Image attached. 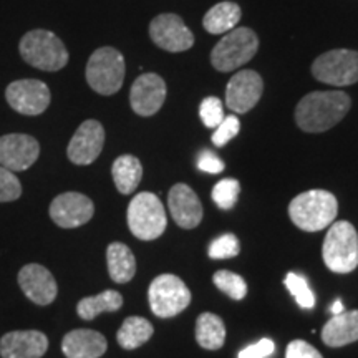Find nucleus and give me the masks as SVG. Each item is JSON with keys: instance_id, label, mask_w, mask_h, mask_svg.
Here are the masks:
<instances>
[{"instance_id": "nucleus-1", "label": "nucleus", "mask_w": 358, "mask_h": 358, "mask_svg": "<svg viewBox=\"0 0 358 358\" xmlns=\"http://www.w3.org/2000/svg\"><path fill=\"white\" fill-rule=\"evenodd\" d=\"M350 105V96L345 92H312L299 101L295 123L307 133L327 131L345 118Z\"/></svg>"}, {"instance_id": "nucleus-2", "label": "nucleus", "mask_w": 358, "mask_h": 358, "mask_svg": "<svg viewBox=\"0 0 358 358\" xmlns=\"http://www.w3.org/2000/svg\"><path fill=\"white\" fill-rule=\"evenodd\" d=\"M338 213L337 198L325 189H310L290 201L289 216L299 229L317 232L332 226Z\"/></svg>"}, {"instance_id": "nucleus-3", "label": "nucleus", "mask_w": 358, "mask_h": 358, "mask_svg": "<svg viewBox=\"0 0 358 358\" xmlns=\"http://www.w3.org/2000/svg\"><path fill=\"white\" fill-rule=\"evenodd\" d=\"M322 257L335 274H350L358 267V232L348 221H338L327 232Z\"/></svg>"}, {"instance_id": "nucleus-4", "label": "nucleus", "mask_w": 358, "mask_h": 358, "mask_svg": "<svg viewBox=\"0 0 358 358\" xmlns=\"http://www.w3.org/2000/svg\"><path fill=\"white\" fill-rule=\"evenodd\" d=\"M20 55L29 65L43 71H58L69 64L66 47L48 30H32L25 34L19 45Z\"/></svg>"}, {"instance_id": "nucleus-5", "label": "nucleus", "mask_w": 358, "mask_h": 358, "mask_svg": "<svg viewBox=\"0 0 358 358\" xmlns=\"http://www.w3.org/2000/svg\"><path fill=\"white\" fill-rule=\"evenodd\" d=\"M168 219L163 203L153 192H140L128 206V227L141 241H155L166 231Z\"/></svg>"}, {"instance_id": "nucleus-6", "label": "nucleus", "mask_w": 358, "mask_h": 358, "mask_svg": "<svg viewBox=\"0 0 358 358\" xmlns=\"http://www.w3.org/2000/svg\"><path fill=\"white\" fill-rule=\"evenodd\" d=\"M259 48V38L248 27L232 29L211 52V64L217 71H234L241 69L252 57Z\"/></svg>"}, {"instance_id": "nucleus-7", "label": "nucleus", "mask_w": 358, "mask_h": 358, "mask_svg": "<svg viewBox=\"0 0 358 358\" xmlns=\"http://www.w3.org/2000/svg\"><path fill=\"white\" fill-rule=\"evenodd\" d=\"M87 82L100 95H115L124 82V58L113 47L93 52L87 64Z\"/></svg>"}, {"instance_id": "nucleus-8", "label": "nucleus", "mask_w": 358, "mask_h": 358, "mask_svg": "<svg viewBox=\"0 0 358 358\" xmlns=\"http://www.w3.org/2000/svg\"><path fill=\"white\" fill-rule=\"evenodd\" d=\"M148 301L156 317L169 319L186 310L191 303V292L178 275L163 274L151 282L148 289Z\"/></svg>"}, {"instance_id": "nucleus-9", "label": "nucleus", "mask_w": 358, "mask_h": 358, "mask_svg": "<svg viewBox=\"0 0 358 358\" xmlns=\"http://www.w3.org/2000/svg\"><path fill=\"white\" fill-rule=\"evenodd\" d=\"M312 75L332 87H348L358 82V52L338 48L325 52L312 64Z\"/></svg>"}, {"instance_id": "nucleus-10", "label": "nucleus", "mask_w": 358, "mask_h": 358, "mask_svg": "<svg viewBox=\"0 0 358 358\" xmlns=\"http://www.w3.org/2000/svg\"><path fill=\"white\" fill-rule=\"evenodd\" d=\"M150 37L166 52H186L194 45V35L176 13H161L150 24Z\"/></svg>"}, {"instance_id": "nucleus-11", "label": "nucleus", "mask_w": 358, "mask_h": 358, "mask_svg": "<svg viewBox=\"0 0 358 358\" xmlns=\"http://www.w3.org/2000/svg\"><path fill=\"white\" fill-rule=\"evenodd\" d=\"M6 98L20 115L37 116L48 108L52 95L47 85L40 80H17L7 87Z\"/></svg>"}, {"instance_id": "nucleus-12", "label": "nucleus", "mask_w": 358, "mask_h": 358, "mask_svg": "<svg viewBox=\"0 0 358 358\" xmlns=\"http://www.w3.org/2000/svg\"><path fill=\"white\" fill-rule=\"evenodd\" d=\"M93 213H95L93 201L80 192H64L57 196L50 204L52 221L64 229L83 226L93 217Z\"/></svg>"}, {"instance_id": "nucleus-13", "label": "nucleus", "mask_w": 358, "mask_h": 358, "mask_svg": "<svg viewBox=\"0 0 358 358\" xmlns=\"http://www.w3.org/2000/svg\"><path fill=\"white\" fill-rule=\"evenodd\" d=\"M262 92L261 75L254 70H241L227 83L226 105L234 113H248L261 100Z\"/></svg>"}, {"instance_id": "nucleus-14", "label": "nucleus", "mask_w": 358, "mask_h": 358, "mask_svg": "<svg viewBox=\"0 0 358 358\" xmlns=\"http://www.w3.org/2000/svg\"><path fill=\"white\" fill-rule=\"evenodd\" d=\"M103 145H105V129L103 124L96 120H87L80 124L73 138L70 140L69 155L70 161L78 166L92 164L100 156Z\"/></svg>"}, {"instance_id": "nucleus-15", "label": "nucleus", "mask_w": 358, "mask_h": 358, "mask_svg": "<svg viewBox=\"0 0 358 358\" xmlns=\"http://www.w3.org/2000/svg\"><path fill=\"white\" fill-rule=\"evenodd\" d=\"M40 156V145L30 134H6L0 138V166L10 171H25Z\"/></svg>"}, {"instance_id": "nucleus-16", "label": "nucleus", "mask_w": 358, "mask_h": 358, "mask_svg": "<svg viewBox=\"0 0 358 358\" xmlns=\"http://www.w3.org/2000/svg\"><path fill=\"white\" fill-rule=\"evenodd\" d=\"M166 100V83L156 73H145L134 80L129 103L136 115L153 116L158 113Z\"/></svg>"}, {"instance_id": "nucleus-17", "label": "nucleus", "mask_w": 358, "mask_h": 358, "mask_svg": "<svg viewBox=\"0 0 358 358\" xmlns=\"http://www.w3.org/2000/svg\"><path fill=\"white\" fill-rule=\"evenodd\" d=\"M19 285L27 299L37 306H48L57 299L58 287L55 277L40 264H29L19 272Z\"/></svg>"}, {"instance_id": "nucleus-18", "label": "nucleus", "mask_w": 358, "mask_h": 358, "mask_svg": "<svg viewBox=\"0 0 358 358\" xmlns=\"http://www.w3.org/2000/svg\"><path fill=\"white\" fill-rule=\"evenodd\" d=\"M169 213L182 229H194L203 221V204L194 191L187 185H174L168 194Z\"/></svg>"}, {"instance_id": "nucleus-19", "label": "nucleus", "mask_w": 358, "mask_h": 358, "mask_svg": "<svg viewBox=\"0 0 358 358\" xmlns=\"http://www.w3.org/2000/svg\"><path fill=\"white\" fill-rule=\"evenodd\" d=\"M47 348V335L38 330H15L0 338L2 358H42Z\"/></svg>"}, {"instance_id": "nucleus-20", "label": "nucleus", "mask_w": 358, "mask_h": 358, "mask_svg": "<svg viewBox=\"0 0 358 358\" xmlns=\"http://www.w3.org/2000/svg\"><path fill=\"white\" fill-rule=\"evenodd\" d=\"M106 348V338L96 330H71L62 340V352L66 358H100Z\"/></svg>"}, {"instance_id": "nucleus-21", "label": "nucleus", "mask_w": 358, "mask_h": 358, "mask_svg": "<svg viewBox=\"0 0 358 358\" xmlns=\"http://www.w3.org/2000/svg\"><path fill=\"white\" fill-rule=\"evenodd\" d=\"M322 340L329 347H345L358 340V310L334 315L322 329Z\"/></svg>"}, {"instance_id": "nucleus-22", "label": "nucleus", "mask_w": 358, "mask_h": 358, "mask_svg": "<svg viewBox=\"0 0 358 358\" xmlns=\"http://www.w3.org/2000/svg\"><path fill=\"white\" fill-rule=\"evenodd\" d=\"M110 277L116 284H127L136 274V259L131 249L123 243H113L106 249Z\"/></svg>"}, {"instance_id": "nucleus-23", "label": "nucleus", "mask_w": 358, "mask_h": 358, "mask_svg": "<svg viewBox=\"0 0 358 358\" xmlns=\"http://www.w3.org/2000/svg\"><path fill=\"white\" fill-rule=\"evenodd\" d=\"M111 174H113L116 189L122 192V194H131L141 182L143 166L136 156L123 155L115 159Z\"/></svg>"}, {"instance_id": "nucleus-24", "label": "nucleus", "mask_w": 358, "mask_h": 358, "mask_svg": "<svg viewBox=\"0 0 358 358\" xmlns=\"http://www.w3.org/2000/svg\"><path fill=\"white\" fill-rule=\"evenodd\" d=\"M241 15H243V12L236 2H221L209 8V12L204 15L203 25L209 34H227L232 29H236Z\"/></svg>"}, {"instance_id": "nucleus-25", "label": "nucleus", "mask_w": 358, "mask_h": 358, "mask_svg": "<svg viewBox=\"0 0 358 358\" xmlns=\"http://www.w3.org/2000/svg\"><path fill=\"white\" fill-rule=\"evenodd\" d=\"M196 340L206 350H219L226 340V325L221 317L204 312L196 320Z\"/></svg>"}, {"instance_id": "nucleus-26", "label": "nucleus", "mask_w": 358, "mask_h": 358, "mask_svg": "<svg viewBox=\"0 0 358 358\" xmlns=\"http://www.w3.org/2000/svg\"><path fill=\"white\" fill-rule=\"evenodd\" d=\"M123 306L122 294L116 290H105V292L85 297L78 302L77 312L83 320H93L103 312H116Z\"/></svg>"}, {"instance_id": "nucleus-27", "label": "nucleus", "mask_w": 358, "mask_h": 358, "mask_svg": "<svg viewBox=\"0 0 358 358\" xmlns=\"http://www.w3.org/2000/svg\"><path fill=\"white\" fill-rule=\"evenodd\" d=\"M151 337H153V325L150 320L143 319V317H128L120 327L116 340L124 350H134L146 343Z\"/></svg>"}, {"instance_id": "nucleus-28", "label": "nucleus", "mask_w": 358, "mask_h": 358, "mask_svg": "<svg viewBox=\"0 0 358 358\" xmlns=\"http://www.w3.org/2000/svg\"><path fill=\"white\" fill-rule=\"evenodd\" d=\"M214 285L224 294L229 295L232 301H243L248 295V284L239 274L231 271H219L213 277Z\"/></svg>"}, {"instance_id": "nucleus-29", "label": "nucleus", "mask_w": 358, "mask_h": 358, "mask_svg": "<svg viewBox=\"0 0 358 358\" xmlns=\"http://www.w3.org/2000/svg\"><path fill=\"white\" fill-rule=\"evenodd\" d=\"M241 185L237 179H222L213 189V201L222 211H229L237 203Z\"/></svg>"}, {"instance_id": "nucleus-30", "label": "nucleus", "mask_w": 358, "mask_h": 358, "mask_svg": "<svg viewBox=\"0 0 358 358\" xmlns=\"http://www.w3.org/2000/svg\"><path fill=\"white\" fill-rule=\"evenodd\" d=\"M285 287L289 289V292L294 295V299L297 301L299 306L302 308H313L315 306V295L308 287L307 280L303 279L302 275L295 274V272H289L287 275H285V280H284Z\"/></svg>"}, {"instance_id": "nucleus-31", "label": "nucleus", "mask_w": 358, "mask_h": 358, "mask_svg": "<svg viewBox=\"0 0 358 358\" xmlns=\"http://www.w3.org/2000/svg\"><path fill=\"white\" fill-rule=\"evenodd\" d=\"M239 252L241 244L239 239H237L234 234H224L221 237H217V239H214L208 250L209 257L217 259V261H221V259H232Z\"/></svg>"}, {"instance_id": "nucleus-32", "label": "nucleus", "mask_w": 358, "mask_h": 358, "mask_svg": "<svg viewBox=\"0 0 358 358\" xmlns=\"http://www.w3.org/2000/svg\"><path fill=\"white\" fill-rule=\"evenodd\" d=\"M199 115L208 128H217L224 120V105L217 96H208L201 103Z\"/></svg>"}, {"instance_id": "nucleus-33", "label": "nucleus", "mask_w": 358, "mask_h": 358, "mask_svg": "<svg viewBox=\"0 0 358 358\" xmlns=\"http://www.w3.org/2000/svg\"><path fill=\"white\" fill-rule=\"evenodd\" d=\"M22 194V185L19 178L10 169L0 166V203H10L19 199Z\"/></svg>"}, {"instance_id": "nucleus-34", "label": "nucleus", "mask_w": 358, "mask_h": 358, "mask_svg": "<svg viewBox=\"0 0 358 358\" xmlns=\"http://www.w3.org/2000/svg\"><path fill=\"white\" fill-rule=\"evenodd\" d=\"M214 129H216V131H214L211 138L213 143L216 146H224L226 143H229L232 138L237 136V133H239L241 129V123L239 120H237V116L229 115V116H224L221 124Z\"/></svg>"}, {"instance_id": "nucleus-35", "label": "nucleus", "mask_w": 358, "mask_h": 358, "mask_svg": "<svg viewBox=\"0 0 358 358\" xmlns=\"http://www.w3.org/2000/svg\"><path fill=\"white\" fill-rule=\"evenodd\" d=\"M285 358H324L322 353L303 340H294L287 345Z\"/></svg>"}, {"instance_id": "nucleus-36", "label": "nucleus", "mask_w": 358, "mask_h": 358, "mask_svg": "<svg viewBox=\"0 0 358 358\" xmlns=\"http://www.w3.org/2000/svg\"><path fill=\"white\" fill-rule=\"evenodd\" d=\"M274 342L271 338H262L257 343H254V345L245 347L239 353V358H267L274 353Z\"/></svg>"}, {"instance_id": "nucleus-37", "label": "nucleus", "mask_w": 358, "mask_h": 358, "mask_svg": "<svg viewBox=\"0 0 358 358\" xmlns=\"http://www.w3.org/2000/svg\"><path fill=\"white\" fill-rule=\"evenodd\" d=\"M198 168L201 171L204 173H209V174H219L224 171V163L222 159L219 158L213 153V151H203V153L199 155V159H198Z\"/></svg>"}, {"instance_id": "nucleus-38", "label": "nucleus", "mask_w": 358, "mask_h": 358, "mask_svg": "<svg viewBox=\"0 0 358 358\" xmlns=\"http://www.w3.org/2000/svg\"><path fill=\"white\" fill-rule=\"evenodd\" d=\"M330 310H332L334 315H338V313H342L343 310H345V308H343L342 301H335V303L332 306V308H330Z\"/></svg>"}]
</instances>
